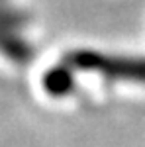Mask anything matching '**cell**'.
I'll use <instances>...</instances> for the list:
<instances>
[{"instance_id":"obj_5","label":"cell","mask_w":145,"mask_h":147,"mask_svg":"<svg viewBox=\"0 0 145 147\" xmlns=\"http://www.w3.org/2000/svg\"><path fill=\"white\" fill-rule=\"evenodd\" d=\"M0 2H2V0H0Z\"/></svg>"},{"instance_id":"obj_2","label":"cell","mask_w":145,"mask_h":147,"mask_svg":"<svg viewBox=\"0 0 145 147\" xmlns=\"http://www.w3.org/2000/svg\"><path fill=\"white\" fill-rule=\"evenodd\" d=\"M0 53L14 63H28L34 49L16 34V30H0Z\"/></svg>"},{"instance_id":"obj_3","label":"cell","mask_w":145,"mask_h":147,"mask_svg":"<svg viewBox=\"0 0 145 147\" xmlns=\"http://www.w3.org/2000/svg\"><path fill=\"white\" fill-rule=\"evenodd\" d=\"M43 86L51 96L69 94L75 86V77H73L71 65L65 63V65H59V67H53L51 71H47L43 77Z\"/></svg>"},{"instance_id":"obj_1","label":"cell","mask_w":145,"mask_h":147,"mask_svg":"<svg viewBox=\"0 0 145 147\" xmlns=\"http://www.w3.org/2000/svg\"><path fill=\"white\" fill-rule=\"evenodd\" d=\"M65 63L82 71H96L108 79L145 82V59L110 57L88 49H78L65 57Z\"/></svg>"},{"instance_id":"obj_4","label":"cell","mask_w":145,"mask_h":147,"mask_svg":"<svg viewBox=\"0 0 145 147\" xmlns=\"http://www.w3.org/2000/svg\"><path fill=\"white\" fill-rule=\"evenodd\" d=\"M26 22H28V16L24 12L0 4V30H20Z\"/></svg>"}]
</instances>
